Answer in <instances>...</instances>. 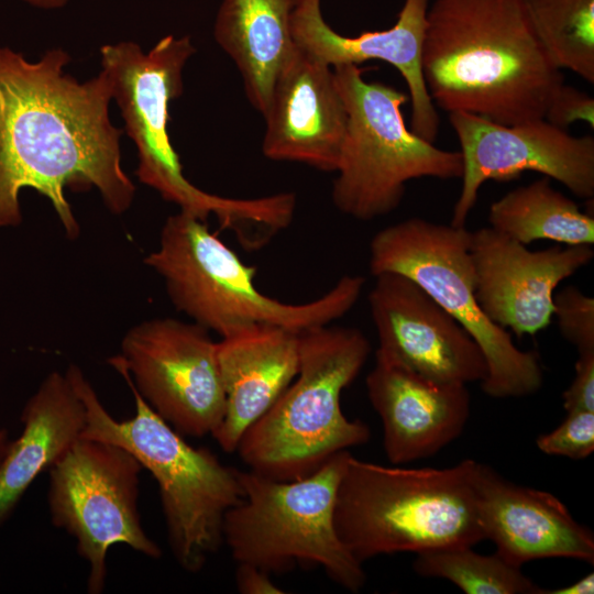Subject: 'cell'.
<instances>
[{"mask_svg":"<svg viewBox=\"0 0 594 594\" xmlns=\"http://www.w3.org/2000/svg\"><path fill=\"white\" fill-rule=\"evenodd\" d=\"M69 61L62 48L30 63L0 47V228L21 223L25 187L48 198L72 239L79 226L66 187H96L116 215L131 206L135 187L121 167L122 130L109 118V77L101 70L79 82L64 73Z\"/></svg>","mask_w":594,"mask_h":594,"instance_id":"6da1fadb","label":"cell"},{"mask_svg":"<svg viewBox=\"0 0 594 594\" xmlns=\"http://www.w3.org/2000/svg\"><path fill=\"white\" fill-rule=\"evenodd\" d=\"M421 69L442 110L506 125L542 119L564 84L532 32L524 0H435Z\"/></svg>","mask_w":594,"mask_h":594,"instance_id":"7a4b0ae2","label":"cell"},{"mask_svg":"<svg viewBox=\"0 0 594 594\" xmlns=\"http://www.w3.org/2000/svg\"><path fill=\"white\" fill-rule=\"evenodd\" d=\"M196 52L189 36L167 35L143 53L134 42L100 48L102 70L109 77L112 99L120 108L125 130L139 154L141 183L202 221L215 216L231 230L242 248L255 250L283 229L288 204L282 194L238 199L206 193L194 186L167 132L169 102L184 90L183 70Z\"/></svg>","mask_w":594,"mask_h":594,"instance_id":"3957f363","label":"cell"},{"mask_svg":"<svg viewBox=\"0 0 594 594\" xmlns=\"http://www.w3.org/2000/svg\"><path fill=\"white\" fill-rule=\"evenodd\" d=\"M477 463L413 469L350 453L336 497L338 537L362 564L382 554L475 546L484 539L475 504Z\"/></svg>","mask_w":594,"mask_h":594,"instance_id":"277c9868","label":"cell"},{"mask_svg":"<svg viewBox=\"0 0 594 594\" xmlns=\"http://www.w3.org/2000/svg\"><path fill=\"white\" fill-rule=\"evenodd\" d=\"M114 369L133 394L135 414L130 419L109 414L78 366L66 371L85 405L81 437L122 447L153 475L173 556L185 571L197 573L223 544L224 516L243 497L239 470L187 443L143 399L127 372Z\"/></svg>","mask_w":594,"mask_h":594,"instance_id":"5b68a950","label":"cell"},{"mask_svg":"<svg viewBox=\"0 0 594 594\" xmlns=\"http://www.w3.org/2000/svg\"><path fill=\"white\" fill-rule=\"evenodd\" d=\"M370 352V341L356 328L326 324L300 332L296 377L238 444L250 470L298 480L334 454L367 442L370 428L348 419L340 398Z\"/></svg>","mask_w":594,"mask_h":594,"instance_id":"8992f818","label":"cell"},{"mask_svg":"<svg viewBox=\"0 0 594 594\" xmlns=\"http://www.w3.org/2000/svg\"><path fill=\"white\" fill-rule=\"evenodd\" d=\"M144 263L162 276L174 306L221 338L256 323L297 333L330 324L356 304L365 278L342 276L322 296L283 302L255 286L256 268L244 264L206 221L182 211L165 221L160 245Z\"/></svg>","mask_w":594,"mask_h":594,"instance_id":"52a82bcc","label":"cell"},{"mask_svg":"<svg viewBox=\"0 0 594 594\" xmlns=\"http://www.w3.org/2000/svg\"><path fill=\"white\" fill-rule=\"evenodd\" d=\"M349 454L341 451L293 481L239 470L243 497L223 520V543L233 560L270 574L298 564L320 566L341 587L359 592L366 580L362 563L334 527L337 491Z\"/></svg>","mask_w":594,"mask_h":594,"instance_id":"ba28073f","label":"cell"},{"mask_svg":"<svg viewBox=\"0 0 594 594\" xmlns=\"http://www.w3.org/2000/svg\"><path fill=\"white\" fill-rule=\"evenodd\" d=\"M363 73L359 65L333 67L348 121L331 199L340 212L370 221L396 210L413 179L461 178L463 160L407 128L402 106L408 95L366 81Z\"/></svg>","mask_w":594,"mask_h":594,"instance_id":"9c48e42d","label":"cell"},{"mask_svg":"<svg viewBox=\"0 0 594 594\" xmlns=\"http://www.w3.org/2000/svg\"><path fill=\"white\" fill-rule=\"evenodd\" d=\"M465 227L413 217L377 231L370 242L373 276L397 273L424 288L479 344L487 365L481 382L494 398L524 397L542 385L538 353L517 348L508 330L480 307Z\"/></svg>","mask_w":594,"mask_h":594,"instance_id":"30bf717a","label":"cell"},{"mask_svg":"<svg viewBox=\"0 0 594 594\" xmlns=\"http://www.w3.org/2000/svg\"><path fill=\"white\" fill-rule=\"evenodd\" d=\"M142 469L122 447L80 436L48 470L51 520L75 538L79 556L89 565L90 594L105 588L106 558L112 546L123 543L152 559L162 556L141 524Z\"/></svg>","mask_w":594,"mask_h":594,"instance_id":"8fae6325","label":"cell"},{"mask_svg":"<svg viewBox=\"0 0 594 594\" xmlns=\"http://www.w3.org/2000/svg\"><path fill=\"white\" fill-rule=\"evenodd\" d=\"M123 369L150 407L182 436L211 435L221 424L226 395L217 342L193 322L157 318L131 328L121 354L109 359Z\"/></svg>","mask_w":594,"mask_h":594,"instance_id":"7c38bea8","label":"cell"},{"mask_svg":"<svg viewBox=\"0 0 594 594\" xmlns=\"http://www.w3.org/2000/svg\"><path fill=\"white\" fill-rule=\"evenodd\" d=\"M463 160L462 187L451 223L465 227L488 180L509 182L525 172H536L565 186L580 198L594 196V138L574 136L546 119L501 124L486 118L455 111L449 113Z\"/></svg>","mask_w":594,"mask_h":594,"instance_id":"4fadbf2b","label":"cell"},{"mask_svg":"<svg viewBox=\"0 0 594 594\" xmlns=\"http://www.w3.org/2000/svg\"><path fill=\"white\" fill-rule=\"evenodd\" d=\"M475 296L484 314L517 337L535 336L553 317L559 284L591 263L592 245L531 251L491 227L470 233Z\"/></svg>","mask_w":594,"mask_h":594,"instance_id":"5bb4252c","label":"cell"},{"mask_svg":"<svg viewBox=\"0 0 594 594\" xmlns=\"http://www.w3.org/2000/svg\"><path fill=\"white\" fill-rule=\"evenodd\" d=\"M374 277L367 300L378 350L436 382L485 380L479 344L424 288L397 273Z\"/></svg>","mask_w":594,"mask_h":594,"instance_id":"9a60e30c","label":"cell"},{"mask_svg":"<svg viewBox=\"0 0 594 594\" xmlns=\"http://www.w3.org/2000/svg\"><path fill=\"white\" fill-rule=\"evenodd\" d=\"M263 117L265 157L337 170L348 116L330 66L296 46L274 81Z\"/></svg>","mask_w":594,"mask_h":594,"instance_id":"2e32d148","label":"cell"},{"mask_svg":"<svg viewBox=\"0 0 594 594\" xmlns=\"http://www.w3.org/2000/svg\"><path fill=\"white\" fill-rule=\"evenodd\" d=\"M365 385L394 465L436 454L462 433L470 416L466 385L427 378L378 349Z\"/></svg>","mask_w":594,"mask_h":594,"instance_id":"e0dca14e","label":"cell"},{"mask_svg":"<svg viewBox=\"0 0 594 594\" xmlns=\"http://www.w3.org/2000/svg\"><path fill=\"white\" fill-rule=\"evenodd\" d=\"M475 504L484 539L516 566L544 558L594 563V535L553 494L515 484L477 463Z\"/></svg>","mask_w":594,"mask_h":594,"instance_id":"ac0fdd59","label":"cell"},{"mask_svg":"<svg viewBox=\"0 0 594 594\" xmlns=\"http://www.w3.org/2000/svg\"><path fill=\"white\" fill-rule=\"evenodd\" d=\"M429 1L405 0L393 26L349 37L328 25L321 13V0H298L292 15V34L296 46L331 68L372 59L395 67L408 87L410 130L433 143L440 119L421 69Z\"/></svg>","mask_w":594,"mask_h":594,"instance_id":"d6986e66","label":"cell"},{"mask_svg":"<svg viewBox=\"0 0 594 594\" xmlns=\"http://www.w3.org/2000/svg\"><path fill=\"white\" fill-rule=\"evenodd\" d=\"M217 358L226 410L212 437L230 453L296 377L299 333L275 324H250L222 337Z\"/></svg>","mask_w":594,"mask_h":594,"instance_id":"ffe728a7","label":"cell"},{"mask_svg":"<svg viewBox=\"0 0 594 594\" xmlns=\"http://www.w3.org/2000/svg\"><path fill=\"white\" fill-rule=\"evenodd\" d=\"M20 437L0 457V525L12 514L33 481L81 436L85 405L69 377L50 373L25 404Z\"/></svg>","mask_w":594,"mask_h":594,"instance_id":"44dd1931","label":"cell"},{"mask_svg":"<svg viewBox=\"0 0 594 594\" xmlns=\"http://www.w3.org/2000/svg\"><path fill=\"white\" fill-rule=\"evenodd\" d=\"M298 0H222L213 35L238 67L250 103L266 112L274 81L296 45L292 15Z\"/></svg>","mask_w":594,"mask_h":594,"instance_id":"7402d4cb","label":"cell"},{"mask_svg":"<svg viewBox=\"0 0 594 594\" xmlns=\"http://www.w3.org/2000/svg\"><path fill=\"white\" fill-rule=\"evenodd\" d=\"M490 227L529 245L549 240L565 245H593L594 218L554 189L549 177L517 187L494 201Z\"/></svg>","mask_w":594,"mask_h":594,"instance_id":"603a6c76","label":"cell"},{"mask_svg":"<svg viewBox=\"0 0 594 594\" xmlns=\"http://www.w3.org/2000/svg\"><path fill=\"white\" fill-rule=\"evenodd\" d=\"M524 6L552 65L594 84V0H524Z\"/></svg>","mask_w":594,"mask_h":594,"instance_id":"cb8c5ba5","label":"cell"},{"mask_svg":"<svg viewBox=\"0 0 594 594\" xmlns=\"http://www.w3.org/2000/svg\"><path fill=\"white\" fill-rule=\"evenodd\" d=\"M413 568L422 576L446 579L466 594H539L541 588L521 566L496 552L481 554L468 546L417 553Z\"/></svg>","mask_w":594,"mask_h":594,"instance_id":"d4e9b609","label":"cell"},{"mask_svg":"<svg viewBox=\"0 0 594 594\" xmlns=\"http://www.w3.org/2000/svg\"><path fill=\"white\" fill-rule=\"evenodd\" d=\"M553 316L562 337L578 353L594 351V299L575 286H566L553 297Z\"/></svg>","mask_w":594,"mask_h":594,"instance_id":"484cf974","label":"cell"},{"mask_svg":"<svg viewBox=\"0 0 594 594\" xmlns=\"http://www.w3.org/2000/svg\"><path fill=\"white\" fill-rule=\"evenodd\" d=\"M536 444L549 455L587 458L594 451V411L566 413L565 419L552 431L539 436Z\"/></svg>","mask_w":594,"mask_h":594,"instance_id":"4316f807","label":"cell"},{"mask_svg":"<svg viewBox=\"0 0 594 594\" xmlns=\"http://www.w3.org/2000/svg\"><path fill=\"white\" fill-rule=\"evenodd\" d=\"M543 119L564 130L578 121L594 128V99L584 91L562 84L552 96Z\"/></svg>","mask_w":594,"mask_h":594,"instance_id":"83f0119b","label":"cell"},{"mask_svg":"<svg viewBox=\"0 0 594 594\" xmlns=\"http://www.w3.org/2000/svg\"><path fill=\"white\" fill-rule=\"evenodd\" d=\"M562 398L566 413L594 411V351L579 352L574 378Z\"/></svg>","mask_w":594,"mask_h":594,"instance_id":"f1b7e54d","label":"cell"},{"mask_svg":"<svg viewBox=\"0 0 594 594\" xmlns=\"http://www.w3.org/2000/svg\"><path fill=\"white\" fill-rule=\"evenodd\" d=\"M268 572L246 563H237L235 585L242 594H280L285 593L271 579Z\"/></svg>","mask_w":594,"mask_h":594,"instance_id":"f546056e","label":"cell"},{"mask_svg":"<svg viewBox=\"0 0 594 594\" xmlns=\"http://www.w3.org/2000/svg\"><path fill=\"white\" fill-rule=\"evenodd\" d=\"M594 592V573H590L576 582L552 590L540 588L539 594H592Z\"/></svg>","mask_w":594,"mask_h":594,"instance_id":"4dcf8cb0","label":"cell"},{"mask_svg":"<svg viewBox=\"0 0 594 594\" xmlns=\"http://www.w3.org/2000/svg\"><path fill=\"white\" fill-rule=\"evenodd\" d=\"M33 7L46 10L63 8L69 0H22Z\"/></svg>","mask_w":594,"mask_h":594,"instance_id":"1f68e13d","label":"cell"},{"mask_svg":"<svg viewBox=\"0 0 594 594\" xmlns=\"http://www.w3.org/2000/svg\"><path fill=\"white\" fill-rule=\"evenodd\" d=\"M8 441H7V431L4 429L1 430L0 432V457L7 446Z\"/></svg>","mask_w":594,"mask_h":594,"instance_id":"d6a6232c","label":"cell"},{"mask_svg":"<svg viewBox=\"0 0 594 594\" xmlns=\"http://www.w3.org/2000/svg\"><path fill=\"white\" fill-rule=\"evenodd\" d=\"M2 429H0V432H1Z\"/></svg>","mask_w":594,"mask_h":594,"instance_id":"836d02e7","label":"cell"}]
</instances>
